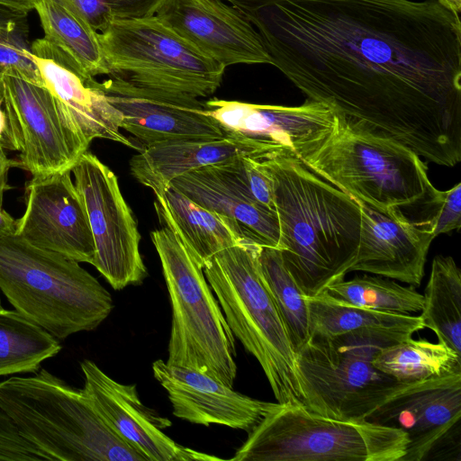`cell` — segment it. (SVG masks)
<instances>
[{
    "label": "cell",
    "instance_id": "6da1fadb",
    "mask_svg": "<svg viewBox=\"0 0 461 461\" xmlns=\"http://www.w3.org/2000/svg\"><path fill=\"white\" fill-rule=\"evenodd\" d=\"M309 100L444 167L461 160V22L436 0H223Z\"/></svg>",
    "mask_w": 461,
    "mask_h": 461
},
{
    "label": "cell",
    "instance_id": "7a4b0ae2",
    "mask_svg": "<svg viewBox=\"0 0 461 461\" xmlns=\"http://www.w3.org/2000/svg\"><path fill=\"white\" fill-rule=\"evenodd\" d=\"M257 161L271 180L283 263L304 295L343 280L358 253L359 203L294 156Z\"/></svg>",
    "mask_w": 461,
    "mask_h": 461
},
{
    "label": "cell",
    "instance_id": "3957f363",
    "mask_svg": "<svg viewBox=\"0 0 461 461\" xmlns=\"http://www.w3.org/2000/svg\"><path fill=\"white\" fill-rule=\"evenodd\" d=\"M0 411L50 461H148L77 389L46 369L0 382Z\"/></svg>",
    "mask_w": 461,
    "mask_h": 461
},
{
    "label": "cell",
    "instance_id": "277c9868",
    "mask_svg": "<svg viewBox=\"0 0 461 461\" xmlns=\"http://www.w3.org/2000/svg\"><path fill=\"white\" fill-rule=\"evenodd\" d=\"M0 291L15 311L58 339L97 328L110 293L77 261L0 232Z\"/></svg>",
    "mask_w": 461,
    "mask_h": 461
},
{
    "label": "cell",
    "instance_id": "5b68a950",
    "mask_svg": "<svg viewBox=\"0 0 461 461\" xmlns=\"http://www.w3.org/2000/svg\"><path fill=\"white\" fill-rule=\"evenodd\" d=\"M260 246L248 238L226 248L204 262L203 273L229 328L258 361L277 402L304 406L295 352L259 268Z\"/></svg>",
    "mask_w": 461,
    "mask_h": 461
},
{
    "label": "cell",
    "instance_id": "8992f818",
    "mask_svg": "<svg viewBox=\"0 0 461 461\" xmlns=\"http://www.w3.org/2000/svg\"><path fill=\"white\" fill-rule=\"evenodd\" d=\"M298 159L357 202L381 212L424 202L435 189L415 151L339 113L330 133Z\"/></svg>",
    "mask_w": 461,
    "mask_h": 461
},
{
    "label": "cell",
    "instance_id": "52a82bcc",
    "mask_svg": "<svg viewBox=\"0 0 461 461\" xmlns=\"http://www.w3.org/2000/svg\"><path fill=\"white\" fill-rule=\"evenodd\" d=\"M412 333L365 328L332 336H310L295 352L297 378L306 409L346 420H365L409 383L374 365L375 355Z\"/></svg>",
    "mask_w": 461,
    "mask_h": 461
},
{
    "label": "cell",
    "instance_id": "ba28073f",
    "mask_svg": "<svg viewBox=\"0 0 461 461\" xmlns=\"http://www.w3.org/2000/svg\"><path fill=\"white\" fill-rule=\"evenodd\" d=\"M98 38L110 78L139 92L203 105L221 84L226 67L156 15L112 23Z\"/></svg>",
    "mask_w": 461,
    "mask_h": 461
},
{
    "label": "cell",
    "instance_id": "9c48e42d",
    "mask_svg": "<svg viewBox=\"0 0 461 461\" xmlns=\"http://www.w3.org/2000/svg\"><path fill=\"white\" fill-rule=\"evenodd\" d=\"M167 287L172 322L168 365L196 369L232 387L235 339L203 267L167 227L150 232Z\"/></svg>",
    "mask_w": 461,
    "mask_h": 461
},
{
    "label": "cell",
    "instance_id": "30bf717a",
    "mask_svg": "<svg viewBox=\"0 0 461 461\" xmlns=\"http://www.w3.org/2000/svg\"><path fill=\"white\" fill-rule=\"evenodd\" d=\"M408 438L366 420L326 417L279 404L250 431L234 461H401Z\"/></svg>",
    "mask_w": 461,
    "mask_h": 461
},
{
    "label": "cell",
    "instance_id": "8fae6325",
    "mask_svg": "<svg viewBox=\"0 0 461 461\" xmlns=\"http://www.w3.org/2000/svg\"><path fill=\"white\" fill-rule=\"evenodd\" d=\"M5 129L4 149L19 152L18 164L32 176L71 171L90 143L46 87L18 75H0Z\"/></svg>",
    "mask_w": 461,
    "mask_h": 461
},
{
    "label": "cell",
    "instance_id": "7c38bea8",
    "mask_svg": "<svg viewBox=\"0 0 461 461\" xmlns=\"http://www.w3.org/2000/svg\"><path fill=\"white\" fill-rule=\"evenodd\" d=\"M71 172L94 238L93 266L114 290L140 285L148 276L140 252V234L117 176L88 151L80 157Z\"/></svg>",
    "mask_w": 461,
    "mask_h": 461
},
{
    "label": "cell",
    "instance_id": "4fadbf2b",
    "mask_svg": "<svg viewBox=\"0 0 461 461\" xmlns=\"http://www.w3.org/2000/svg\"><path fill=\"white\" fill-rule=\"evenodd\" d=\"M461 373L409 383L371 412L367 421L397 428L408 438L401 461H422L460 435Z\"/></svg>",
    "mask_w": 461,
    "mask_h": 461
},
{
    "label": "cell",
    "instance_id": "5bb4252c",
    "mask_svg": "<svg viewBox=\"0 0 461 461\" xmlns=\"http://www.w3.org/2000/svg\"><path fill=\"white\" fill-rule=\"evenodd\" d=\"M71 171L32 176L15 233L29 243L93 265L95 255L86 210Z\"/></svg>",
    "mask_w": 461,
    "mask_h": 461
},
{
    "label": "cell",
    "instance_id": "9a60e30c",
    "mask_svg": "<svg viewBox=\"0 0 461 461\" xmlns=\"http://www.w3.org/2000/svg\"><path fill=\"white\" fill-rule=\"evenodd\" d=\"M85 384L82 388L91 405L124 442L148 461L219 460L175 442L164 433L171 420L146 407L135 384H123L106 375L88 359L80 363Z\"/></svg>",
    "mask_w": 461,
    "mask_h": 461
},
{
    "label": "cell",
    "instance_id": "2e32d148",
    "mask_svg": "<svg viewBox=\"0 0 461 461\" xmlns=\"http://www.w3.org/2000/svg\"><path fill=\"white\" fill-rule=\"evenodd\" d=\"M155 15L224 67L270 64L249 21L223 0H163Z\"/></svg>",
    "mask_w": 461,
    "mask_h": 461
},
{
    "label": "cell",
    "instance_id": "e0dca14e",
    "mask_svg": "<svg viewBox=\"0 0 461 461\" xmlns=\"http://www.w3.org/2000/svg\"><path fill=\"white\" fill-rule=\"evenodd\" d=\"M206 111L228 131L267 142L282 155L299 158L332 130L337 112L307 99L299 106L256 104L212 98Z\"/></svg>",
    "mask_w": 461,
    "mask_h": 461
},
{
    "label": "cell",
    "instance_id": "ac0fdd59",
    "mask_svg": "<svg viewBox=\"0 0 461 461\" xmlns=\"http://www.w3.org/2000/svg\"><path fill=\"white\" fill-rule=\"evenodd\" d=\"M152 371L168 394L173 414L194 424L250 432L280 404L241 394L207 374L161 359L153 362Z\"/></svg>",
    "mask_w": 461,
    "mask_h": 461
},
{
    "label": "cell",
    "instance_id": "d6986e66",
    "mask_svg": "<svg viewBox=\"0 0 461 461\" xmlns=\"http://www.w3.org/2000/svg\"><path fill=\"white\" fill-rule=\"evenodd\" d=\"M361 230L352 271H363L419 286L432 232L411 221L400 208L381 212L359 203Z\"/></svg>",
    "mask_w": 461,
    "mask_h": 461
},
{
    "label": "cell",
    "instance_id": "ffe728a7",
    "mask_svg": "<svg viewBox=\"0 0 461 461\" xmlns=\"http://www.w3.org/2000/svg\"><path fill=\"white\" fill-rule=\"evenodd\" d=\"M96 86L122 115L121 129L143 147L187 140L218 139L228 131L207 113L206 104L192 105L139 92L113 78Z\"/></svg>",
    "mask_w": 461,
    "mask_h": 461
},
{
    "label": "cell",
    "instance_id": "44dd1931",
    "mask_svg": "<svg viewBox=\"0 0 461 461\" xmlns=\"http://www.w3.org/2000/svg\"><path fill=\"white\" fill-rule=\"evenodd\" d=\"M241 158L203 167L170 183L202 207L239 222L261 246L280 249L277 214L257 201L245 182Z\"/></svg>",
    "mask_w": 461,
    "mask_h": 461
},
{
    "label": "cell",
    "instance_id": "7402d4cb",
    "mask_svg": "<svg viewBox=\"0 0 461 461\" xmlns=\"http://www.w3.org/2000/svg\"><path fill=\"white\" fill-rule=\"evenodd\" d=\"M282 155L274 146L240 133L227 131L218 139L167 141L144 147L131 158L130 169L141 185L159 194L176 177L189 171L231 160H256Z\"/></svg>",
    "mask_w": 461,
    "mask_h": 461
},
{
    "label": "cell",
    "instance_id": "603a6c76",
    "mask_svg": "<svg viewBox=\"0 0 461 461\" xmlns=\"http://www.w3.org/2000/svg\"><path fill=\"white\" fill-rule=\"evenodd\" d=\"M44 32L31 51L76 73L85 82L109 74L98 32L72 0H33Z\"/></svg>",
    "mask_w": 461,
    "mask_h": 461
},
{
    "label": "cell",
    "instance_id": "cb8c5ba5",
    "mask_svg": "<svg viewBox=\"0 0 461 461\" xmlns=\"http://www.w3.org/2000/svg\"><path fill=\"white\" fill-rule=\"evenodd\" d=\"M32 59L45 86L60 101L86 140L106 139L135 148L122 132V113L107 100L95 80L84 81L76 73L52 59Z\"/></svg>",
    "mask_w": 461,
    "mask_h": 461
},
{
    "label": "cell",
    "instance_id": "d4e9b609",
    "mask_svg": "<svg viewBox=\"0 0 461 461\" xmlns=\"http://www.w3.org/2000/svg\"><path fill=\"white\" fill-rule=\"evenodd\" d=\"M155 197L161 227L174 231L202 267L217 252L248 238L255 240L236 221L202 207L170 186Z\"/></svg>",
    "mask_w": 461,
    "mask_h": 461
},
{
    "label": "cell",
    "instance_id": "484cf974",
    "mask_svg": "<svg viewBox=\"0 0 461 461\" xmlns=\"http://www.w3.org/2000/svg\"><path fill=\"white\" fill-rule=\"evenodd\" d=\"M420 319L438 341L461 355V271L450 256L433 258Z\"/></svg>",
    "mask_w": 461,
    "mask_h": 461
},
{
    "label": "cell",
    "instance_id": "4316f807",
    "mask_svg": "<svg viewBox=\"0 0 461 461\" xmlns=\"http://www.w3.org/2000/svg\"><path fill=\"white\" fill-rule=\"evenodd\" d=\"M306 297L310 336H332L365 328H380L414 334L424 329L420 316L372 310L340 301L327 290Z\"/></svg>",
    "mask_w": 461,
    "mask_h": 461
},
{
    "label": "cell",
    "instance_id": "83f0119b",
    "mask_svg": "<svg viewBox=\"0 0 461 461\" xmlns=\"http://www.w3.org/2000/svg\"><path fill=\"white\" fill-rule=\"evenodd\" d=\"M60 350L59 339L43 328L0 305V376L35 374Z\"/></svg>",
    "mask_w": 461,
    "mask_h": 461
},
{
    "label": "cell",
    "instance_id": "f1b7e54d",
    "mask_svg": "<svg viewBox=\"0 0 461 461\" xmlns=\"http://www.w3.org/2000/svg\"><path fill=\"white\" fill-rule=\"evenodd\" d=\"M374 365L399 382H415L461 373V355L446 345L411 337L382 348Z\"/></svg>",
    "mask_w": 461,
    "mask_h": 461
},
{
    "label": "cell",
    "instance_id": "f546056e",
    "mask_svg": "<svg viewBox=\"0 0 461 461\" xmlns=\"http://www.w3.org/2000/svg\"><path fill=\"white\" fill-rule=\"evenodd\" d=\"M258 264L263 279L275 301L294 352L310 338L306 297L285 267L279 249L260 246Z\"/></svg>",
    "mask_w": 461,
    "mask_h": 461
},
{
    "label": "cell",
    "instance_id": "4dcf8cb0",
    "mask_svg": "<svg viewBox=\"0 0 461 461\" xmlns=\"http://www.w3.org/2000/svg\"><path fill=\"white\" fill-rule=\"evenodd\" d=\"M326 290L340 301L377 311L411 314L420 312L423 304V295L414 286L381 276H356L333 283Z\"/></svg>",
    "mask_w": 461,
    "mask_h": 461
},
{
    "label": "cell",
    "instance_id": "1f68e13d",
    "mask_svg": "<svg viewBox=\"0 0 461 461\" xmlns=\"http://www.w3.org/2000/svg\"><path fill=\"white\" fill-rule=\"evenodd\" d=\"M24 16L11 17L2 30L0 68L3 72L14 73L31 83L45 86L27 44V29L23 23Z\"/></svg>",
    "mask_w": 461,
    "mask_h": 461
},
{
    "label": "cell",
    "instance_id": "d6a6232c",
    "mask_svg": "<svg viewBox=\"0 0 461 461\" xmlns=\"http://www.w3.org/2000/svg\"><path fill=\"white\" fill-rule=\"evenodd\" d=\"M94 30L155 15L163 0H72Z\"/></svg>",
    "mask_w": 461,
    "mask_h": 461
},
{
    "label": "cell",
    "instance_id": "836d02e7",
    "mask_svg": "<svg viewBox=\"0 0 461 461\" xmlns=\"http://www.w3.org/2000/svg\"><path fill=\"white\" fill-rule=\"evenodd\" d=\"M430 212L421 221L420 226L430 230L434 238L440 234L458 230L461 226V183L446 191L436 187L425 199Z\"/></svg>",
    "mask_w": 461,
    "mask_h": 461
},
{
    "label": "cell",
    "instance_id": "e575fe53",
    "mask_svg": "<svg viewBox=\"0 0 461 461\" xmlns=\"http://www.w3.org/2000/svg\"><path fill=\"white\" fill-rule=\"evenodd\" d=\"M15 435V429L10 420L0 411V460L10 450Z\"/></svg>",
    "mask_w": 461,
    "mask_h": 461
},
{
    "label": "cell",
    "instance_id": "d590c367",
    "mask_svg": "<svg viewBox=\"0 0 461 461\" xmlns=\"http://www.w3.org/2000/svg\"><path fill=\"white\" fill-rule=\"evenodd\" d=\"M18 162L9 159L4 151V148L0 143V206L3 203V196L5 191L7 189V175L9 169L17 166Z\"/></svg>",
    "mask_w": 461,
    "mask_h": 461
},
{
    "label": "cell",
    "instance_id": "8d00e7d4",
    "mask_svg": "<svg viewBox=\"0 0 461 461\" xmlns=\"http://www.w3.org/2000/svg\"><path fill=\"white\" fill-rule=\"evenodd\" d=\"M0 6L14 13L26 15L33 9V0H0Z\"/></svg>",
    "mask_w": 461,
    "mask_h": 461
},
{
    "label": "cell",
    "instance_id": "74e56055",
    "mask_svg": "<svg viewBox=\"0 0 461 461\" xmlns=\"http://www.w3.org/2000/svg\"><path fill=\"white\" fill-rule=\"evenodd\" d=\"M16 221L0 206V230L2 232L15 231Z\"/></svg>",
    "mask_w": 461,
    "mask_h": 461
},
{
    "label": "cell",
    "instance_id": "f35d334b",
    "mask_svg": "<svg viewBox=\"0 0 461 461\" xmlns=\"http://www.w3.org/2000/svg\"><path fill=\"white\" fill-rule=\"evenodd\" d=\"M445 8L452 12L454 14L458 15L461 12V0H436Z\"/></svg>",
    "mask_w": 461,
    "mask_h": 461
},
{
    "label": "cell",
    "instance_id": "ab89813d",
    "mask_svg": "<svg viewBox=\"0 0 461 461\" xmlns=\"http://www.w3.org/2000/svg\"><path fill=\"white\" fill-rule=\"evenodd\" d=\"M5 114L2 107V100L0 96V140L5 132Z\"/></svg>",
    "mask_w": 461,
    "mask_h": 461
},
{
    "label": "cell",
    "instance_id": "60d3db41",
    "mask_svg": "<svg viewBox=\"0 0 461 461\" xmlns=\"http://www.w3.org/2000/svg\"><path fill=\"white\" fill-rule=\"evenodd\" d=\"M2 72H3V71H2V69L0 68V75L2 74Z\"/></svg>",
    "mask_w": 461,
    "mask_h": 461
},
{
    "label": "cell",
    "instance_id": "b9f144b4",
    "mask_svg": "<svg viewBox=\"0 0 461 461\" xmlns=\"http://www.w3.org/2000/svg\"><path fill=\"white\" fill-rule=\"evenodd\" d=\"M0 305H1V299H0Z\"/></svg>",
    "mask_w": 461,
    "mask_h": 461
},
{
    "label": "cell",
    "instance_id": "7bdbcfd3",
    "mask_svg": "<svg viewBox=\"0 0 461 461\" xmlns=\"http://www.w3.org/2000/svg\"><path fill=\"white\" fill-rule=\"evenodd\" d=\"M0 232H2V231L0 230Z\"/></svg>",
    "mask_w": 461,
    "mask_h": 461
}]
</instances>
